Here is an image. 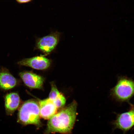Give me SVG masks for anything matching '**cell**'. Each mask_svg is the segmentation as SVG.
<instances>
[{
    "label": "cell",
    "mask_w": 134,
    "mask_h": 134,
    "mask_svg": "<svg viewBox=\"0 0 134 134\" xmlns=\"http://www.w3.org/2000/svg\"><path fill=\"white\" fill-rule=\"evenodd\" d=\"M17 79L7 69L0 68V89L4 91L13 89L18 86Z\"/></svg>",
    "instance_id": "ba28073f"
},
{
    "label": "cell",
    "mask_w": 134,
    "mask_h": 134,
    "mask_svg": "<svg viewBox=\"0 0 134 134\" xmlns=\"http://www.w3.org/2000/svg\"><path fill=\"white\" fill-rule=\"evenodd\" d=\"M53 101L57 108L58 109L64 106L66 103V99L63 95L60 93Z\"/></svg>",
    "instance_id": "8fae6325"
},
{
    "label": "cell",
    "mask_w": 134,
    "mask_h": 134,
    "mask_svg": "<svg viewBox=\"0 0 134 134\" xmlns=\"http://www.w3.org/2000/svg\"><path fill=\"white\" fill-rule=\"evenodd\" d=\"M51 89L49 94V98L50 100H54L60 93L56 85L54 83L51 84Z\"/></svg>",
    "instance_id": "7c38bea8"
},
{
    "label": "cell",
    "mask_w": 134,
    "mask_h": 134,
    "mask_svg": "<svg viewBox=\"0 0 134 134\" xmlns=\"http://www.w3.org/2000/svg\"><path fill=\"white\" fill-rule=\"evenodd\" d=\"M21 66L30 67L38 70H44L49 68L51 64L50 60L43 56H38L25 58L18 62Z\"/></svg>",
    "instance_id": "8992f818"
},
{
    "label": "cell",
    "mask_w": 134,
    "mask_h": 134,
    "mask_svg": "<svg viewBox=\"0 0 134 134\" xmlns=\"http://www.w3.org/2000/svg\"><path fill=\"white\" fill-rule=\"evenodd\" d=\"M60 33L53 32L36 40V48L43 53L48 54L54 50L60 41Z\"/></svg>",
    "instance_id": "5b68a950"
},
{
    "label": "cell",
    "mask_w": 134,
    "mask_h": 134,
    "mask_svg": "<svg viewBox=\"0 0 134 134\" xmlns=\"http://www.w3.org/2000/svg\"><path fill=\"white\" fill-rule=\"evenodd\" d=\"M38 103L34 100H29L23 103L18 110L17 122L23 126L34 125L38 127L41 123Z\"/></svg>",
    "instance_id": "7a4b0ae2"
},
{
    "label": "cell",
    "mask_w": 134,
    "mask_h": 134,
    "mask_svg": "<svg viewBox=\"0 0 134 134\" xmlns=\"http://www.w3.org/2000/svg\"><path fill=\"white\" fill-rule=\"evenodd\" d=\"M130 108L128 111L117 115L116 119L112 122L114 130H121L124 134L134 126V104L129 103Z\"/></svg>",
    "instance_id": "277c9868"
},
{
    "label": "cell",
    "mask_w": 134,
    "mask_h": 134,
    "mask_svg": "<svg viewBox=\"0 0 134 134\" xmlns=\"http://www.w3.org/2000/svg\"><path fill=\"white\" fill-rule=\"evenodd\" d=\"M19 75L23 83L28 87L35 89L42 88L44 79L40 75L28 71L21 72Z\"/></svg>",
    "instance_id": "52a82bcc"
},
{
    "label": "cell",
    "mask_w": 134,
    "mask_h": 134,
    "mask_svg": "<svg viewBox=\"0 0 134 134\" xmlns=\"http://www.w3.org/2000/svg\"><path fill=\"white\" fill-rule=\"evenodd\" d=\"M4 100L6 115L12 116L20 106L21 99L19 95L15 92L7 93L4 96Z\"/></svg>",
    "instance_id": "9c48e42d"
},
{
    "label": "cell",
    "mask_w": 134,
    "mask_h": 134,
    "mask_svg": "<svg viewBox=\"0 0 134 134\" xmlns=\"http://www.w3.org/2000/svg\"><path fill=\"white\" fill-rule=\"evenodd\" d=\"M32 0H16V2L19 4H23L31 2Z\"/></svg>",
    "instance_id": "4fadbf2b"
},
{
    "label": "cell",
    "mask_w": 134,
    "mask_h": 134,
    "mask_svg": "<svg viewBox=\"0 0 134 134\" xmlns=\"http://www.w3.org/2000/svg\"><path fill=\"white\" fill-rule=\"evenodd\" d=\"M40 116L45 119L49 120L57 113V108L53 100L49 98L39 100Z\"/></svg>",
    "instance_id": "30bf717a"
},
{
    "label": "cell",
    "mask_w": 134,
    "mask_h": 134,
    "mask_svg": "<svg viewBox=\"0 0 134 134\" xmlns=\"http://www.w3.org/2000/svg\"><path fill=\"white\" fill-rule=\"evenodd\" d=\"M110 94L117 102L129 103L134 96V80L127 76L119 77L116 85L110 90Z\"/></svg>",
    "instance_id": "3957f363"
},
{
    "label": "cell",
    "mask_w": 134,
    "mask_h": 134,
    "mask_svg": "<svg viewBox=\"0 0 134 134\" xmlns=\"http://www.w3.org/2000/svg\"><path fill=\"white\" fill-rule=\"evenodd\" d=\"M77 107V103L74 100L68 106L55 114L48 121L46 133H70L76 120Z\"/></svg>",
    "instance_id": "6da1fadb"
}]
</instances>
